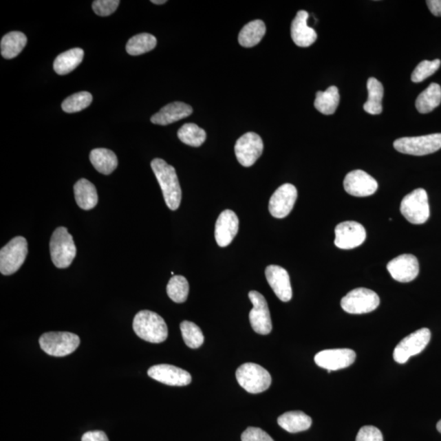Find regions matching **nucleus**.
<instances>
[{"mask_svg":"<svg viewBox=\"0 0 441 441\" xmlns=\"http://www.w3.org/2000/svg\"><path fill=\"white\" fill-rule=\"evenodd\" d=\"M151 165L162 190L166 204L171 211H177L181 204L182 190L175 169L162 159L153 160Z\"/></svg>","mask_w":441,"mask_h":441,"instance_id":"f257e3e1","label":"nucleus"},{"mask_svg":"<svg viewBox=\"0 0 441 441\" xmlns=\"http://www.w3.org/2000/svg\"><path fill=\"white\" fill-rule=\"evenodd\" d=\"M133 328L140 338L161 343L168 338V326L162 317L151 311L139 312L133 319Z\"/></svg>","mask_w":441,"mask_h":441,"instance_id":"f03ea898","label":"nucleus"},{"mask_svg":"<svg viewBox=\"0 0 441 441\" xmlns=\"http://www.w3.org/2000/svg\"><path fill=\"white\" fill-rule=\"evenodd\" d=\"M50 246L51 259L56 268H69L76 256V247L65 227L61 226L54 230Z\"/></svg>","mask_w":441,"mask_h":441,"instance_id":"7ed1b4c3","label":"nucleus"},{"mask_svg":"<svg viewBox=\"0 0 441 441\" xmlns=\"http://www.w3.org/2000/svg\"><path fill=\"white\" fill-rule=\"evenodd\" d=\"M39 346L47 355L63 357L69 355L80 346L78 336L69 332H50L39 340Z\"/></svg>","mask_w":441,"mask_h":441,"instance_id":"20e7f679","label":"nucleus"},{"mask_svg":"<svg viewBox=\"0 0 441 441\" xmlns=\"http://www.w3.org/2000/svg\"><path fill=\"white\" fill-rule=\"evenodd\" d=\"M240 387L252 394L263 392L272 384V376L259 365L246 363L240 365L235 373Z\"/></svg>","mask_w":441,"mask_h":441,"instance_id":"39448f33","label":"nucleus"},{"mask_svg":"<svg viewBox=\"0 0 441 441\" xmlns=\"http://www.w3.org/2000/svg\"><path fill=\"white\" fill-rule=\"evenodd\" d=\"M400 212L410 224H425L430 217L429 196L427 191L418 189L406 195L401 202Z\"/></svg>","mask_w":441,"mask_h":441,"instance_id":"423d86ee","label":"nucleus"},{"mask_svg":"<svg viewBox=\"0 0 441 441\" xmlns=\"http://www.w3.org/2000/svg\"><path fill=\"white\" fill-rule=\"evenodd\" d=\"M28 255V244L23 237H17L0 251V272L10 276L21 268Z\"/></svg>","mask_w":441,"mask_h":441,"instance_id":"0eeeda50","label":"nucleus"},{"mask_svg":"<svg viewBox=\"0 0 441 441\" xmlns=\"http://www.w3.org/2000/svg\"><path fill=\"white\" fill-rule=\"evenodd\" d=\"M393 146L397 151L406 155L422 156L432 154L441 149V133L399 138L396 140Z\"/></svg>","mask_w":441,"mask_h":441,"instance_id":"6e6552de","label":"nucleus"},{"mask_svg":"<svg viewBox=\"0 0 441 441\" xmlns=\"http://www.w3.org/2000/svg\"><path fill=\"white\" fill-rule=\"evenodd\" d=\"M380 299L376 292L365 288L349 292L341 301V307L349 314H365L378 308Z\"/></svg>","mask_w":441,"mask_h":441,"instance_id":"1a4fd4ad","label":"nucleus"},{"mask_svg":"<svg viewBox=\"0 0 441 441\" xmlns=\"http://www.w3.org/2000/svg\"><path fill=\"white\" fill-rule=\"evenodd\" d=\"M431 337L430 330L422 328L401 340L393 353L395 361L399 364H405L410 357L416 356L424 350L430 342Z\"/></svg>","mask_w":441,"mask_h":441,"instance_id":"9d476101","label":"nucleus"},{"mask_svg":"<svg viewBox=\"0 0 441 441\" xmlns=\"http://www.w3.org/2000/svg\"><path fill=\"white\" fill-rule=\"evenodd\" d=\"M248 299L253 305L250 313V321L253 330L261 335L269 334L272 330V318L268 304L263 294L257 291L248 292Z\"/></svg>","mask_w":441,"mask_h":441,"instance_id":"9b49d317","label":"nucleus"},{"mask_svg":"<svg viewBox=\"0 0 441 441\" xmlns=\"http://www.w3.org/2000/svg\"><path fill=\"white\" fill-rule=\"evenodd\" d=\"M263 142L259 135L247 133L237 140L235 153L239 163L244 167H250L263 154Z\"/></svg>","mask_w":441,"mask_h":441,"instance_id":"f8f14e48","label":"nucleus"},{"mask_svg":"<svg viewBox=\"0 0 441 441\" xmlns=\"http://www.w3.org/2000/svg\"><path fill=\"white\" fill-rule=\"evenodd\" d=\"M366 239L365 227L359 222H343L335 228V246L341 250H352L361 246Z\"/></svg>","mask_w":441,"mask_h":441,"instance_id":"ddd939ff","label":"nucleus"},{"mask_svg":"<svg viewBox=\"0 0 441 441\" xmlns=\"http://www.w3.org/2000/svg\"><path fill=\"white\" fill-rule=\"evenodd\" d=\"M298 191L294 185L286 183L274 192L269 202L270 215L276 218H283L290 215L294 208Z\"/></svg>","mask_w":441,"mask_h":441,"instance_id":"4468645a","label":"nucleus"},{"mask_svg":"<svg viewBox=\"0 0 441 441\" xmlns=\"http://www.w3.org/2000/svg\"><path fill=\"white\" fill-rule=\"evenodd\" d=\"M356 352L351 349H330L316 354V364L321 368L335 371L347 368L356 361Z\"/></svg>","mask_w":441,"mask_h":441,"instance_id":"2eb2a0df","label":"nucleus"},{"mask_svg":"<svg viewBox=\"0 0 441 441\" xmlns=\"http://www.w3.org/2000/svg\"><path fill=\"white\" fill-rule=\"evenodd\" d=\"M344 189L349 195L356 197H366L377 191L378 184L376 180L363 170H354L344 179Z\"/></svg>","mask_w":441,"mask_h":441,"instance_id":"dca6fc26","label":"nucleus"},{"mask_svg":"<svg viewBox=\"0 0 441 441\" xmlns=\"http://www.w3.org/2000/svg\"><path fill=\"white\" fill-rule=\"evenodd\" d=\"M147 374L151 378L169 386L183 387L191 383V374L187 371L171 365L152 366Z\"/></svg>","mask_w":441,"mask_h":441,"instance_id":"f3484780","label":"nucleus"},{"mask_svg":"<svg viewBox=\"0 0 441 441\" xmlns=\"http://www.w3.org/2000/svg\"><path fill=\"white\" fill-rule=\"evenodd\" d=\"M387 268L395 281L401 283L413 281L418 276L419 263L416 256L402 255L392 259Z\"/></svg>","mask_w":441,"mask_h":441,"instance_id":"a211bd4d","label":"nucleus"},{"mask_svg":"<svg viewBox=\"0 0 441 441\" xmlns=\"http://www.w3.org/2000/svg\"><path fill=\"white\" fill-rule=\"evenodd\" d=\"M265 275L275 294L282 302H290L292 297L290 275L285 268L277 265H270L266 268Z\"/></svg>","mask_w":441,"mask_h":441,"instance_id":"6ab92c4d","label":"nucleus"},{"mask_svg":"<svg viewBox=\"0 0 441 441\" xmlns=\"http://www.w3.org/2000/svg\"><path fill=\"white\" fill-rule=\"evenodd\" d=\"M239 218L233 211L226 209L218 217L215 225V239L220 247H226L233 241L239 230Z\"/></svg>","mask_w":441,"mask_h":441,"instance_id":"aec40b11","label":"nucleus"},{"mask_svg":"<svg viewBox=\"0 0 441 441\" xmlns=\"http://www.w3.org/2000/svg\"><path fill=\"white\" fill-rule=\"evenodd\" d=\"M308 12L299 11L291 25V36L296 45L307 47L313 45L317 39V34L308 25Z\"/></svg>","mask_w":441,"mask_h":441,"instance_id":"412c9836","label":"nucleus"},{"mask_svg":"<svg viewBox=\"0 0 441 441\" xmlns=\"http://www.w3.org/2000/svg\"><path fill=\"white\" fill-rule=\"evenodd\" d=\"M193 112V109L184 103L175 102L168 104L151 117V123L159 125H168L178 120L185 119Z\"/></svg>","mask_w":441,"mask_h":441,"instance_id":"4be33fe9","label":"nucleus"},{"mask_svg":"<svg viewBox=\"0 0 441 441\" xmlns=\"http://www.w3.org/2000/svg\"><path fill=\"white\" fill-rule=\"evenodd\" d=\"M74 192H75L76 202L78 206L84 211H90L96 207L98 202V195L95 186L87 180V179L82 178L78 180L75 186H74Z\"/></svg>","mask_w":441,"mask_h":441,"instance_id":"5701e85b","label":"nucleus"},{"mask_svg":"<svg viewBox=\"0 0 441 441\" xmlns=\"http://www.w3.org/2000/svg\"><path fill=\"white\" fill-rule=\"evenodd\" d=\"M278 424L290 433H297L308 430L312 424V420L311 417L302 411H290L278 418Z\"/></svg>","mask_w":441,"mask_h":441,"instance_id":"b1692460","label":"nucleus"},{"mask_svg":"<svg viewBox=\"0 0 441 441\" xmlns=\"http://www.w3.org/2000/svg\"><path fill=\"white\" fill-rule=\"evenodd\" d=\"M90 161L94 167L104 175H110L117 168V156L111 150L98 148L91 151Z\"/></svg>","mask_w":441,"mask_h":441,"instance_id":"393cba45","label":"nucleus"},{"mask_svg":"<svg viewBox=\"0 0 441 441\" xmlns=\"http://www.w3.org/2000/svg\"><path fill=\"white\" fill-rule=\"evenodd\" d=\"M84 50L80 47L69 50L58 56L54 61V69L60 76L67 75L75 69L84 59Z\"/></svg>","mask_w":441,"mask_h":441,"instance_id":"a878e982","label":"nucleus"},{"mask_svg":"<svg viewBox=\"0 0 441 441\" xmlns=\"http://www.w3.org/2000/svg\"><path fill=\"white\" fill-rule=\"evenodd\" d=\"M28 43L25 34L20 32H12L1 39V54L4 58L12 59L19 56Z\"/></svg>","mask_w":441,"mask_h":441,"instance_id":"bb28decb","label":"nucleus"},{"mask_svg":"<svg viewBox=\"0 0 441 441\" xmlns=\"http://www.w3.org/2000/svg\"><path fill=\"white\" fill-rule=\"evenodd\" d=\"M339 101L340 95L337 87L331 86L325 92H317L314 106L323 115L330 116L337 110Z\"/></svg>","mask_w":441,"mask_h":441,"instance_id":"cd10ccee","label":"nucleus"},{"mask_svg":"<svg viewBox=\"0 0 441 441\" xmlns=\"http://www.w3.org/2000/svg\"><path fill=\"white\" fill-rule=\"evenodd\" d=\"M368 100L364 105V110L370 115H379L383 111V86L377 78L371 77L367 82Z\"/></svg>","mask_w":441,"mask_h":441,"instance_id":"c85d7f7f","label":"nucleus"},{"mask_svg":"<svg viewBox=\"0 0 441 441\" xmlns=\"http://www.w3.org/2000/svg\"><path fill=\"white\" fill-rule=\"evenodd\" d=\"M266 30L263 21L255 20L244 25L239 34V45L246 47H255L259 45L265 36Z\"/></svg>","mask_w":441,"mask_h":441,"instance_id":"c756f323","label":"nucleus"},{"mask_svg":"<svg viewBox=\"0 0 441 441\" xmlns=\"http://www.w3.org/2000/svg\"><path fill=\"white\" fill-rule=\"evenodd\" d=\"M441 103V88L438 84L432 83L419 94L416 100V108L419 113L427 114L435 110Z\"/></svg>","mask_w":441,"mask_h":441,"instance_id":"7c9ffc66","label":"nucleus"},{"mask_svg":"<svg viewBox=\"0 0 441 441\" xmlns=\"http://www.w3.org/2000/svg\"><path fill=\"white\" fill-rule=\"evenodd\" d=\"M156 45L157 39L154 36L142 33L129 39L127 43L126 51L129 55H142L154 50Z\"/></svg>","mask_w":441,"mask_h":441,"instance_id":"2f4dec72","label":"nucleus"},{"mask_svg":"<svg viewBox=\"0 0 441 441\" xmlns=\"http://www.w3.org/2000/svg\"><path fill=\"white\" fill-rule=\"evenodd\" d=\"M178 136L180 141L186 144V145L199 147L206 140L207 134L198 125L189 123L185 124L178 130Z\"/></svg>","mask_w":441,"mask_h":441,"instance_id":"473e14b6","label":"nucleus"},{"mask_svg":"<svg viewBox=\"0 0 441 441\" xmlns=\"http://www.w3.org/2000/svg\"><path fill=\"white\" fill-rule=\"evenodd\" d=\"M167 294L174 303H182L186 302L189 294V283L182 276H174L167 286Z\"/></svg>","mask_w":441,"mask_h":441,"instance_id":"72a5a7b5","label":"nucleus"},{"mask_svg":"<svg viewBox=\"0 0 441 441\" xmlns=\"http://www.w3.org/2000/svg\"><path fill=\"white\" fill-rule=\"evenodd\" d=\"M180 329L183 340L187 347L196 349L202 346L204 341V335L202 330L195 323L183 321L181 323Z\"/></svg>","mask_w":441,"mask_h":441,"instance_id":"f704fd0d","label":"nucleus"},{"mask_svg":"<svg viewBox=\"0 0 441 441\" xmlns=\"http://www.w3.org/2000/svg\"><path fill=\"white\" fill-rule=\"evenodd\" d=\"M93 102V96L89 92H80L69 96L62 104L63 110L67 113H76L85 110Z\"/></svg>","mask_w":441,"mask_h":441,"instance_id":"c9c22d12","label":"nucleus"},{"mask_svg":"<svg viewBox=\"0 0 441 441\" xmlns=\"http://www.w3.org/2000/svg\"><path fill=\"white\" fill-rule=\"evenodd\" d=\"M440 60L434 61H422V63L417 65L412 73L411 80L413 83H420L425 80L426 78L433 75L438 71L440 67Z\"/></svg>","mask_w":441,"mask_h":441,"instance_id":"e433bc0d","label":"nucleus"},{"mask_svg":"<svg viewBox=\"0 0 441 441\" xmlns=\"http://www.w3.org/2000/svg\"><path fill=\"white\" fill-rule=\"evenodd\" d=\"M120 3L119 0H96L93 3V10L98 16H110L116 11Z\"/></svg>","mask_w":441,"mask_h":441,"instance_id":"4c0bfd02","label":"nucleus"},{"mask_svg":"<svg viewBox=\"0 0 441 441\" xmlns=\"http://www.w3.org/2000/svg\"><path fill=\"white\" fill-rule=\"evenodd\" d=\"M356 441H383V436L377 427L365 426L358 432Z\"/></svg>","mask_w":441,"mask_h":441,"instance_id":"58836bf2","label":"nucleus"},{"mask_svg":"<svg viewBox=\"0 0 441 441\" xmlns=\"http://www.w3.org/2000/svg\"><path fill=\"white\" fill-rule=\"evenodd\" d=\"M242 441H274L266 431L257 427H248L241 435Z\"/></svg>","mask_w":441,"mask_h":441,"instance_id":"ea45409f","label":"nucleus"},{"mask_svg":"<svg viewBox=\"0 0 441 441\" xmlns=\"http://www.w3.org/2000/svg\"><path fill=\"white\" fill-rule=\"evenodd\" d=\"M82 441H109L107 435L102 431L86 432L82 436Z\"/></svg>","mask_w":441,"mask_h":441,"instance_id":"a19ab883","label":"nucleus"},{"mask_svg":"<svg viewBox=\"0 0 441 441\" xmlns=\"http://www.w3.org/2000/svg\"><path fill=\"white\" fill-rule=\"evenodd\" d=\"M426 3L432 14L441 17V0H427Z\"/></svg>","mask_w":441,"mask_h":441,"instance_id":"79ce46f5","label":"nucleus"},{"mask_svg":"<svg viewBox=\"0 0 441 441\" xmlns=\"http://www.w3.org/2000/svg\"><path fill=\"white\" fill-rule=\"evenodd\" d=\"M166 0H152L151 3H155V4H164L165 3Z\"/></svg>","mask_w":441,"mask_h":441,"instance_id":"37998d69","label":"nucleus"},{"mask_svg":"<svg viewBox=\"0 0 441 441\" xmlns=\"http://www.w3.org/2000/svg\"><path fill=\"white\" fill-rule=\"evenodd\" d=\"M436 429H438V431L441 433V420H440L438 425H436Z\"/></svg>","mask_w":441,"mask_h":441,"instance_id":"c03bdc74","label":"nucleus"}]
</instances>
